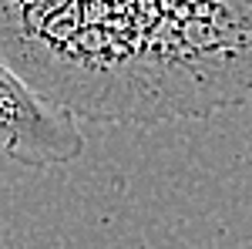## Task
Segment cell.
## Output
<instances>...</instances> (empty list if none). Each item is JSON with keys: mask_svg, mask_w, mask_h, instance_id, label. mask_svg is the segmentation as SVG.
Here are the masks:
<instances>
[{"mask_svg": "<svg viewBox=\"0 0 252 249\" xmlns=\"http://www.w3.org/2000/svg\"><path fill=\"white\" fill-rule=\"evenodd\" d=\"M0 155L24 169H58L84 155L78 115L44 98L0 54Z\"/></svg>", "mask_w": 252, "mask_h": 249, "instance_id": "obj_2", "label": "cell"}, {"mask_svg": "<svg viewBox=\"0 0 252 249\" xmlns=\"http://www.w3.org/2000/svg\"><path fill=\"white\" fill-rule=\"evenodd\" d=\"M0 54L88 121L205 118L252 98V0H0Z\"/></svg>", "mask_w": 252, "mask_h": 249, "instance_id": "obj_1", "label": "cell"}]
</instances>
